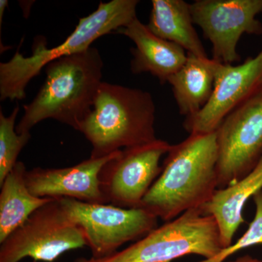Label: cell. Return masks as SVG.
Returning a JSON list of instances; mask_svg holds the SVG:
<instances>
[{"label":"cell","mask_w":262,"mask_h":262,"mask_svg":"<svg viewBox=\"0 0 262 262\" xmlns=\"http://www.w3.org/2000/svg\"><path fill=\"white\" fill-rule=\"evenodd\" d=\"M216 133L189 134L171 145L140 208L168 222L204 206L218 189Z\"/></svg>","instance_id":"cell-1"},{"label":"cell","mask_w":262,"mask_h":262,"mask_svg":"<svg viewBox=\"0 0 262 262\" xmlns=\"http://www.w3.org/2000/svg\"><path fill=\"white\" fill-rule=\"evenodd\" d=\"M103 68L102 57L93 47L48 63L42 87L34 99L24 106L17 133H30L32 127L48 119L78 130L94 107L102 83Z\"/></svg>","instance_id":"cell-2"},{"label":"cell","mask_w":262,"mask_h":262,"mask_svg":"<svg viewBox=\"0 0 262 262\" xmlns=\"http://www.w3.org/2000/svg\"><path fill=\"white\" fill-rule=\"evenodd\" d=\"M155 104L147 91L102 82L78 131L92 145L91 158L156 140Z\"/></svg>","instance_id":"cell-3"},{"label":"cell","mask_w":262,"mask_h":262,"mask_svg":"<svg viewBox=\"0 0 262 262\" xmlns=\"http://www.w3.org/2000/svg\"><path fill=\"white\" fill-rule=\"evenodd\" d=\"M138 0L100 3L97 9L80 19L75 30L56 47L48 49L38 41L32 54L25 57L17 51L9 61L0 63V99L21 100L31 80L55 60L87 51L98 38L126 27L136 16Z\"/></svg>","instance_id":"cell-4"},{"label":"cell","mask_w":262,"mask_h":262,"mask_svg":"<svg viewBox=\"0 0 262 262\" xmlns=\"http://www.w3.org/2000/svg\"><path fill=\"white\" fill-rule=\"evenodd\" d=\"M222 249L214 218L200 208L157 227L135 244L110 256L79 258L74 262H171L192 254L209 259Z\"/></svg>","instance_id":"cell-5"},{"label":"cell","mask_w":262,"mask_h":262,"mask_svg":"<svg viewBox=\"0 0 262 262\" xmlns=\"http://www.w3.org/2000/svg\"><path fill=\"white\" fill-rule=\"evenodd\" d=\"M0 262L24 258L53 262L63 253L87 246L80 227L70 220L59 199L39 208L0 244Z\"/></svg>","instance_id":"cell-6"},{"label":"cell","mask_w":262,"mask_h":262,"mask_svg":"<svg viewBox=\"0 0 262 262\" xmlns=\"http://www.w3.org/2000/svg\"><path fill=\"white\" fill-rule=\"evenodd\" d=\"M70 220L83 232L91 257H106L122 245L139 241L158 227L159 219L143 208H123L111 204L60 198Z\"/></svg>","instance_id":"cell-7"},{"label":"cell","mask_w":262,"mask_h":262,"mask_svg":"<svg viewBox=\"0 0 262 262\" xmlns=\"http://www.w3.org/2000/svg\"><path fill=\"white\" fill-rule=\"evenodd\" d=\"M171 145L156 139L120 150L101 168V192L108 204L123 208H140L141 202L162 171L160 161Z\"/></svg>","instance_id":"cell-8"},{"label":"cell","mask_w":262,"mask_h":262,"mask_svg":"<svg viewBox=\"0 0 262 262\" xmlns=\"http://www.w3.org/2000/svg\"><path fill=\"white\" fill-rule=\"evenodd\" d=\"M215 133L220 189L251 173L262 158V96L229 114Z\"/></svg>","instance_id":"cell-9"},{"label":"cell","mask_w":262,"mask_h":262,"mask_svg":"<svg viewBox=\"0 0 262 262\" xmlns=\"http://www.w3.org/2000/svg\"><path fill=\"white\" fill-rule=\"evenodd\" d=\"M193 22L212 45V59L232 65L239 61L237 44L243 34H262L256 15L262 0H196L190 4Z\"/></svg>","instance_id":"cell-10"},{"label":"cell","mask_w":262,"mask_h":262,"mask_svg":"<svg viewBox=\"0 0 262 262\" xmlns=\"http://www.w3.org/2000/svg\"><path fill=\"white\" fill-rule=\"evenodd\" d=\"M262 96V49L254 58L237 66L216 61L213 94L194 116L186 117L183 127L189 134L216 131L229 114Z\"/></svg>","instance_id":"cell-11"},{"label":"cell","mask_w":262,"mask_h":262,"mask_svg":"<svg viewBox=\"0 0 262 262\" xmlns=\"http://www.w3.org/2000/svg\"><path fill=\"white\" fill-rule=\"evenodd\" d=\"M119 151L103 158L83 160L62 168H33L26 172L29 192L37 198H72L84 203L108 204L101 192L99 174L103 165Z\"/></svg>","instance_id":"cell-12"},{"label":"cell","mask_w":262,"mask_h":262,"mask_svg":"<svg viewBox=\"0 0 262 262\" xmlns=\"http://www.w3.org/2000/svg\"><path fill=\"white\" fill-rule=\"evenodd\" d=\"M117 32L135 43L136 48L130 49L134 56L130 61L133 74H151L163 84L187 61V53L184 48L155 35L138 18Z\"/></svg>","instance_id":"cell-13"},{"label":"cell","mask_w":262,"mask_h":262,"mask_svg":"<svg viewBox=\"0 0 262 262\" xmlns=\"http://www.w3.org/2000/svg\"><path fill=\"white\" fill-rule=\"evenodd\" d=\"M262 189V158L251 173L224 189H217L209 202L202 207L214 218L223 249L232 244L239 226L244 223V209L251 196Z\"/></svg>","instance_id":"cell-14"},{"label":"cell","mask_w":262,"mask_h":262,"mask_svg":"<svg viewBox=\"0 0 262 262\" xmlns=\"http://www.w3.org/2000/svg\"><path fill=\"white\" fill-rule=\"evenodd\" d=\"M215 63L212 58L187 53L185 63L169 79L180 115L194 116L208 102L214 88Z\"/></svg>","instance_id":"cell-15"},{"label":"cell","mask_w":262,"mask_h":262,"mask_svg":"<svg viewBox=\"0 0 262 262\" xmlns=\"http://www.w3.org/2000/svg\"><path fill=\"white\" fill-rule=\"evenodd\" d=\"M147 27L161 39L178 45L187 53L208 58L194 27L190 4L183 0H152Z\"/></svg>","instance_id":"cell-16"},{"label":"cell","mask_w":262,"mask_h":262,"mask_svg":"<svg viewBox=\"0 0 262 262\" xmlns=\"http://www.w3.org/2000/svg\"><path fill=\"white\" fill-rule=\"evenodd\" d=\"M27 171L24 163L18 161L0 184V244L53 199L37 198L29 192L25 181Z\"/></svg>","instance_id":"cell-17"},{"label":"cell","mask_w":262,"mask_h":262,"mask_svg":"<svg viewBox=\"0 0 262 262\" xmlns=\"http://www.w3.org/2000/svg\"><path fill=\"white\" fill-rule=\"evenodd\" d=\"M18 112V106L8 117L0 112V184L14 168L19 154L32 137L30 133H17L15 123Z\"/></svg>","instance_id":"cell-18"},{"label":"cell","mask_w":262,"mask_h":262,"mask_svg":"<svg viewBox=\"0 0 262 262\" xmlns=\"http://www.w3.org/2000/svg\"><path fill=\"white\" fill-rule=\"evenodd\" d=\"M256 213L244 235L235 244L222 249L214 257L198 262H225L229 256L245 248L262 244V190L253 196Z\"/></svg>","instance_id":"cell-19"},{"label":"cell","mask_w":262,"mask_h":262,"mask_svg":"<svg viewBox=\"0 0 262 262\" xmlns=\"http://www.w3.org/2000/svg\"><path fill=\"white\" fill-rule=\"evenodd\" d=\"M229 262H262V260L257 259V258H253L251 256L246 255V256L237 258L234 261Z\"/></svg>","instance_id":"cell-20"},{"label":"cell","mask_w":262,"mask_h":262,"mask_svg":"<svg viewBox=\"0 0 262 262\" xmlns=\"http://www.w3.org/2000/svg\"><path fill=\"white\" fill-rule=\"evenodd\" d=\"M8 0H0V26L3 23V17L4 15L5 8L8 6Z\"/></svg>","instance_id":"cell-21"}]
</instances>
